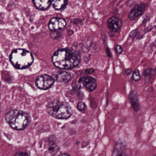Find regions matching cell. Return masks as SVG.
Instances as JSON below:
<instances>
[{
	"label": "cell",
	"mask_w": 156,
	"mask_h": 156,
	"mask_svg": "<svg viewBox=\"0 0 156 156\" xmlns=\"http://www.w3.org/2000/svg\"><path fill=\"white\" fill-rule=\"evenodd\" d=\"M145 10V5L144 3H140L136 5L128 15L130 20L134 21L141 16Z\"/></svg>",
	"instance_id": "8"
},
{
	"label": "cell",
	"mask_w": 156,
	"mask_h": 156,
	"mask_svg": "<svg viewBox=\"0 0 156 156\" xmlns=\"http://www.w3.org/2000/svg\"><path fill=\"white\" fill-rule=\"evenodd\" d=\"M34 6L36 9L40 10H45L49 9L51 6V2L49 0H35L33 1Z\"/></svg>",
	"instance_id": "13"
},
{
	"label": "cell",
	"mask_w": 156,
	"mask_h": 156,
	"mask_svg": "<svg viewBox=\"0 0 156 156\" xmlns=\"http://www.w3.org/2000/svg\"><path fill=\"white\" fill-rule=\"evenodd\" d=\"M53 7L55 9L60 10L62 9L67 5L68 1L61 0V1H51Z\"/></svg>",
	"instance_id": "14"
},
{
	"label": "cell",
	"mask_w": 156,
	"mask_h": 156,
	"mask_svg": "<svg viewBox=\"0 0 156 156\" xmlns=\"http://www.w3.org/2000/svg\"><path fill=\"white\" fill-rule=\"evenodd\" d=\"M14 156H30L29 153H27V152H22V151H20V152H17L15 154Z\"/></svg>",
	"instance_id": "18"
},
{
	"label": "cell",
	"mask_w": 156,
	"mask_h": 156,
	"mask_svg": "<svg viewBox=\"0 0 156 156\" xmlns=\"http://www.w3.org/2000/svg\"><path fill=\"white\" fill-rule=\"evenodd\" d=\"M137 32L138 31L137 30H134L132 31L130 33L129 36H130L131 38H135V37H136V36L137 34Z\"/></svg>",
	"instance_id": "19"
},
{
	"label": "cell",
	"mask_w": 156,
	"mask_h": 156,
	"mask_svg": "<svg viewBox=\"0 0 156 156\" xmlns=\"http://www.w3.org/2000/svg\"><path fill=\"white\" fill-rule=\"evenodd\" d=\"M106 51L109 57H111V53H110V51H109V49H107Z\"/></svg>",
	"instance_id": "22"
},
{
	"label": "cell",
	"mask_w": 156,
	"mask_h": 156,
	"mask_svg": "<svg viewBox=\"0 0 156 156\" xmlns=\"http://www.w3.org/2000/svg\"><path fill=\"white\" fill-rule=\"evenodd\" d=\"M86 105L83 102H80L78 103L77 105V109L80 111H83L85 109Z\"/></svg>",
	"instance_id": "16"
},
{
	"label": "cell",
	"mask_w": 156,
	"mask_h": 156,
	"mask_svg": "<svg viewBox=\"0 0 156 156\" xmlns=\"http://www.w3.org/2000/svg\"><path fill=\"white\" fill-rule=\"evenodd\" d=\"M119 156H128L126 154L125 152H124V153H122V154H120V155H119Z\"/></svg>",
	"instance_id": "24"
},
{
	"label": "cell",
	"mask_w": 156,
	"mask_h": 156,
	"mask_svg": "<svg viewBox=\"0 0 156 156\" xmlns=\"http://www.w3.org/2000/svg\"><path fill=\"white\" fill-rule=\"evenodd\" d=\"M66 26V21L64 19L58 17L52 18L48 24L49 30L53 32H58L63 30Z\"/></svg>",
	"instance_id": "6"
},
{
	"label": "cell",
	"mask_w": 156,
	"mask_h": 156,
	"mask_svg": "<svg viewBox=\"0 0 156 156\" xmlns=\"http://www.w3.org/2000/svg\"><path fill=\"white\" fill-rule=\"evenodd\" d=\"M132 79L135 82H139L140 79V71L138 69H136L132 74Z\"/></svg>",
	"instance_id": "15"
},
{
	"label": "cell",
	"mask_w": 156,
	"mask_h": 156,
	"mask_svg": "<svg viewBox=\"0 0 156 156\" xmlns=\"http://www.w3.org/2000/svg\"><path fill=\"white\" fill-rule=\"evenodd\" d=\"M55 66L65 70L73 69L81 62L80 55L74 50L69 48L61 49L55 52L52 58Z\"/></svg>",
	"instance_id": "1"
},
{
	"label": "cell",
	"mask_w": 156,
	"mask_h": 156,
	"mask_svg": "<svg viewBox=\"0 0 156 156\" xmlns=\"http://www.w3.org/2000/svg\"><path fill=\"white\" fill-rule=\"evenodd\" d=\"M153 156H156V155H153Z\"/></svg>",
	"instance_id": "25"
},
{
	"label": "cell",
	"mask_w": 156,
	"mask_h": 156,
	"mask_svg": "<svg viewBox=\"0 0 156 156\" xmlns=\"http://www.w3.org/2000/svg\"><path fill=\"white\" fill-rule=\"evenodd\" d=\"M132 72H133V71H132V69H130V68L125 70V73L127 75H129L131 74Z\"/></svg>",
	"instance_id": "20"
},
{
	"label": "cell",
	"mask_w": 156,
	"mask_h": 156,
	"mask_svg": "<svg viewBox=\"0 0 156 156\" xmlns=\"http://www.w3.org/2000/svg\"><path fill=\"white\" fill-rule=\"evenodd\" d=\"M46 110L48 114L55 118L67 119L73 115L71 106L65 102L54 100L47 104Z\"/></svg>",
	"instance_id": "3"
},
{
	"label": "cell",
	"mask_w": 156,
	"mask_h": 156,
	"mask_svg": "<svg viewBox=\"0 0 156 156\" xmlns=\"http://www.w3.org/2000/svg\"><path fill=\"white\" fill-rule=\"evenodd\" d=\"M53 78L55 81L60 83H66L72 79L71 74L65 71H56L54 73Z\"/></svg>",
	"instance_id": "10"
},
{
	"label": "cell",
	"mask_w": 156,
	"mask_h": 156,
	"mask_svg": "<svg viewBox=\"0 0 156 156\" xmlns=\"http://www.w3.org/2000/svg\"><path fill=\"white\" fill-rule=\"evenodd\" d=\"M94 70L93 69H87L86 71V72L88 74L92 73H94Z\"/></svg>",
	"instance_id": "21"
},
{
	"label": "cell",
	"mask_w": 156,
	"mask_h": 156,
	"mask_svg": "<svg viewBox=\"0 0 156 156\" xmlns=\"http://www.w3.org/2000/svg\"><path fill=\"white\" fill-rule=\"evenodd\" d=\"M129 99L133 110L136 112L139 111L140 105L137 93L135 91H131L129 94Z\"/></svg>",
	"instance_id": "11"
},
{
	"label": "cell",
	"mask_w": 156,
	"mask_h": 156,
	"mask_svg": "<svg viewBox=\"0 0 156 156\" xmlns=\"http://www.w3.org/2000/svg\"><path fill=\"white\" fill-rule=\"evenodd\" d=\"M30 116L27 112L19 109H13L5 116V120L11 127L15 130L26 129L30 122Z\"/></svg>",
	"instance_id": "2"
},
{
	"label": "cell",
	"mask_w": 156,
	"mask_h": 156,
	"mask_svg": "<svg viewBox=\"0 0 156 156\" xmlns=\"http://www.w3.org/2000/svg\"><path fill=\"white\" fill-rule=\"evenodd\" d=\"M115 50L118 54L120 55L123 52V49L122 46L119 45H116L115 47Z\"/></svg>",
	"instance_id": "17"
},
{
	"label": "cell",
	"mask_w": 156,
	"mask_h": 156,
	"mask_svg": "<svg viewBox=\"0 0 156 156\" xmlns=\"http://www.w3.org/2000/svg\"><path fill=\"white\" fill-rule=\"evenodd\" d=\"M79 83L84 87L87 91L90 92L95 90L97 85L95 78L91 76H84L81 77L79 79Z\"/></svg>",
	"instance_id": "7"
},
{
	"label": "cell",
	"mask_w": 156,
	"mask_h": 156,
	"mask_svg": "<svg viewBox=\"0 0 156 156\" xmlns=\"http://www.w3.org/2000/svg\"><path fill=\"white\" fill-rule=\"evenodd\" d=\"M107 24L110 31L113 32L117 33L122 27V22L118 17H112L108 20Z\"/></svg>",
	"instance_id": "9"
},
{
	"label": "cell",
	"mask_w": 156,
	"mask_h": 156,
	"mask_svg": "<svg viewBox=\"0 0 156 156\" xmlns=\"http://www.w3.org/2000/svg\"><path fill=\"white\" fill-rule=\"evenodd\" d=\"M54 80L52 76L47 74L39 76L36 78L35 84L39 89L42 90H47L52 86L54 83Z\"/></svg>",
	"instance_id": "5"
},
{
	"label": "cell",
	"mask_w": 156,
	"mask_h": 156,
	"mask_svg": "<svg viewBox=\"0 0 156 156\" xmlns=\"http://www.w3.org/2000/svg\"><path fill=\"white\" fill-rule=\"evenodd\" d=\"M34 60L32 54L25 49H16L10 55L11 63L17 69H26L30 67Z\"/></svg>",
	"instance_id": "4"
},
{
	"label": "cell",
	"mask_w": 156,
	"mask_h": 156,
	"mask_svg": "<svg viewBox=\"0 0 156 156\" xmlns=\"http://www.w3.org/2000/svg\"><path fill=\"white\" fill-rule=\"evenodd\" d=\"M127 144L126 140L123 139H119L117 141L115 145V149L112 153V156H119L124 153V151L126 148Z\"/></svg>",
	"instance_id": "12"
},
{
	"label": "cell",
	"mask_w": 156,
	"mask_h": 156,
	"mask_svg": "<svg viewBox=\"0 0 156 156\" xmlns=\"http://www.w3.org/2000/svg\"><path fill=\"white\" fill-rule=\"evenodd\" d=\"M58 156H71L69 154H67V153H62V154H60Z\"/></svg>",
	"instance_id": "23"
}]
</instances>
